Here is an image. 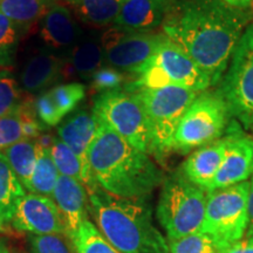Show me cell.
Returning a JSON list of instances; mask_svg holds the SVG:
<instances>
[{
    "label": "cell",
    "mask_w": 253,
    "mask_h": 253,
    "mask_svg": "<svg viewBox=\"0 0 253 253\" xmlns=\"http://www.w3.org/2000/svg\"><path fill=\"white\" fill-rule=\"evenodd\" d=\"M223 2H225L226 5L231 6V7H235L238 9H245L251 5L252 0H221Z\"/></svg>",
    "instance_id": "35"
},
{
    "label": "cell",
    "mask_w": 253,
    "mask_h": 253,
    "mask_svg": "<svg viewBox=\"0 0 253 253\" xmlns=\"http://www.w3.org/2000/svg\"><path fill=\"white\" fill-rule=\"evenodd\" d=\"M249 14L221 0H172L162 32L216 84L246 30Z\"/></svg>",
    "instance_id": "1"
},
{
    "label": "cell",
    "mask_w": 253,
    "mask_h": 253,
    "mask_svg": "<svg viewBox=\"0 0 253 253\" xmlns=\"http://www.w3.org/2000/svg\"><path fill=\"white\" fill-rule=\"evenodd\" d=\"M26 194L25 188L15 176L7 158L0 151V218L9 223L19 199Z\"/></svg>",
    "instance_id": "24"
},
{
    "label": "cell",
    "mask_w": 253,
    "mask_h": 253,
    "mask_svg": "<svg viewBox=\"0 0 253 253\" xmlns=\"http://www.w3.org/2000/svg\"><path fill=\"white\" fill-rule=\"evenodd\" d=\"M143 106L151 136L150 155L157 161L172 153L173 136L185 110L199 93L181 87H125Z\"/></svg>",
    "instance_id": "5"
},
{
    "label": "cell",
    "mask_w": 253,
    "mask_h": 253,
    "mask_svg": "<svg viewBox=\"0 0 253 253\" xmlns=\"http://www.w3.org/2000/svg\"><path fill=\"white\" fill-rule=\"evenodd\" d=\"M52 197L61 213L66 236L72 240L81 224L88 219L89 201L87 190L78 179L60 175Z\"/></svg>",
    "instance_id": "16"
},
{
    "label": "cell",
    "mask_w": 253,
    "mask_h": 253,
    "mask_svg": "<svg viewBox=\"0 0 253 253\" xmlns=\"http://www.w3.org/2000/svg\"><path fill=\"white\" fill-rule=\"evenodd\" d=\"M231 114L219 89L199 93L185 110L173 136L172 153L188 154L219 140Z\"/></svg>",
    "instance_id": "7"
},
{
    "label": "cell",
    "mask_w": 253,
    "mask_h": 253,
    "mask_svg": "<svg viewBox=\"0 0 253 253\" xmlns=\"http://www.w3.org/2000/svg\"><path fill=\"white\" fill-rule=\"evenodd\" d=\"M166 39L163 32L131 33L113 27L101 36L104 63L132 74L151 58Z\"/></svg>",
    "instance_id": "11"
},
{
    "label": "cell",
    "mask_w": 253,
    "mask_h": 253,
    "mask_svg": "<svg viewBox=\"0 0 253 253\" xmlns=\"http://www.w3.org/2000/svg\"><path fill=\"white\" fill-rule=\"evenodd\" d=\"M67 60L42 48L32 54L25 62L20 74V84L30 94H41L65 78Z\"/></svg>",
    "instance_id": "18"
},
{
    "label": "cell",
    "mask_w": 253,
    "mask_h": 253,
    "mask_svg": "<svg viewBox=\"0 0 253 253\" xmlns=\"http://www.w3.org/2000/svg\"><path fill=\"white\" fill-rule=\"evenodd\" d=\"M23 31L0 12V67H11L15 61Z\"/></svg>",
    "instance_id": "30"
},
{
    "label": "cell",
    "mask_w": 253,
    "mask_h": 253,
    "mask_svg": "<svg viewBox=\"0 0 253 253\" xmlns=\"http://www.w3.org/2000/svg\"><path fill=\"white\" fill-rule=\"evenodd\" d=\"M46 91L62 119L74 112L86 96V87L80 82L58 84Z\"/></svg>",
    "instance_id": "29"
},
{
    "label": "cell",
    "mask_w": 253,
    "mask_h": 253,
    "mask_svg": "<svg viewBox=\"0 0 253 253\" xmlns=\"http://www.w3.org/2000/svg\"><path fill=\"white\" fill-rule=\"evenodd\" d=\"M37 161L27 190L32 194L50 197L54 192L60 173L50 155V145H43L37 141Z\"/></svg>",
    "instance_id": "23"
},
{
    "label": "cell",
    "mask_w": 253,
    "mask_h": 253,
    "mask_svg": "<svg viewBox=\"0 0 253 253\" xmlns=\"http://www.w3.org/2000/svg\"><path fill=\"white\" fill-rule=\"evenodd\" d=\"M168 242L169 253H227L231 246L201 231Z\"/></svg>",
    "instance_id": "27"
},
{
    "label": "cell",
    "mask_w": 253,
    "mask_h": 253,
    "mask_svg": "<svg viewBox=\"0 0 253 253\" xmlns=\"http://www.w3.org/2000/svg\"><path fill=\"white\" fill-rule=\"evenodd\" d=\"M50 155L60 175L78 179L84 185L86 190L89 188V181L81 161L67 144L55 136L52 138L50 143Z\"/></svg>",
    "instance_id": "26"
},
{
    "label": "cell",
    "mask_w": 253,
    "mask_h": 253,
    "mask_svg": "<svg viewBox=\"0 0 253 253\" xmlns=\"http://www.w3.org/2000/svg\"><path fill=\"white\" fill-rule=\"evenodd\" d=\"M67 68L72 74H77L81 79L90 80L97 69L104 63V50L101 37L84 36L79 43L66 56Z\"/></svg>",
    "instance_id": "20"
},
{
    "label": "cell",
    "mask_w": 253,
    "mask_h": 253,
    "mask_svg": "<svg viewBox=\"0 0 253 253\" xmlns=\"http://www.w3.org/2000/svg\"><path fill=\"white\" fill-rule=\"evenodd\" d=\"M56 4L59 0H0V12L25 33Z\"/></svg>",
    "instance_id": "21"
},
{
    "label": "cell",
    "mask_w": 253,
    "mask_h": 253,
    "mask_svg": "<svg viewBox=\"0 0 253 253\" xmlns=\"http://www.w3.org/2000/svg\"><path fill=\"white\" fill-rule=\"evenodd\" d=\"M245 235L249 237L250 240H251V242H252V244H253V230H248V231H246V233H245Z\"/></svg>",
    "instance_id": "38"
},
{
    "label": "cell",
    "mask_w": 253,
    "mask_h": 253,
    "mask_svg": "<svg viewBox=\"0 0 253 253\" xmlns=\"http://www.w3.org/2000/svg\"><path fill=\"white\" fill-rule=\"evenodd\" d=\"M172 0H125L114 27L131 33L155 32L162 26Z\"/></svg>",
    "instance_id": "17"
},
{
    "label": "cell",
    "mask_w": 253,
    "mask_h": 253,
    "mask_svg": "<svg viewBox=\"0 0 253 253\" xmlns=\"http://www.w3.org/2000/svg\"><path fill=\"white\" fill-rule=\"evenodd\" d=\"M226 151L225 137L198 148L183 162L181 172L190 182L209 191L219 171Z\"/></svg>",
    "instance_id": "19"
},
{
    "label": "cell",
    "mask_w": 253,
    "mask_h": 253,
    "mask_svg": "<svg viewBox=\"0 0 253 253\" xmlns=\"http://www.w3.org/2000/svg\"><path fill=\"white\" fill-rule=\"evenodd\" d=\"M126 82L123 72L113 67H101L90 78V87L97 93L115 90L122 88Z\"/></svg>",
    "instance_id": "33"
},
{
    "label": "cell",
    "mask_w": 253,
    "mask_h": 253,
    "mask_svg": "<svg viewBox=\"0 0 253 253\" xmlns=\"http://www.w3.org/2000/svg\"><path fill=\"white\" fill-rule=\"evenodd\" d=\"M82 23L106 27L115 23L125 0H66Z\"/></svg>",
    "instance_id": "22"
},
{
    "label": "cell",
    "mask_w": 253,
    "mask_h": 253,
    "mask_svg": "<svg viewBox=\"0 0 253 253\" xmlns=\"http://www.w3.org/2000/svg\"><path fill=\"white\" fill-rule=\"evenodd\" d=\"M21 106V88L18 81L7 73H0V119L17 113Z\"/></svg>",
    "instance_id": "31"
},
{
    "label": "cell",
    "mask_w": 253,
    "mask_h": 253,
    "mask_svg": "<svg viewBox=\"0 0 253 253\" xmlns=\"http://www.w3.org/2000/svg\"><path fill=\"white\" fill-rule=\"evenodd\" d=\"M69 242L74 253H121L104 238L89 218L81 224L77 235Z\"/></svg>",
    "instance_id": "28"
},
{
    "label": "cell",
    "mask_w": 253,
    "mask_h": 253,
    "mask_svg": "<svg viewBox=\"0 0 253 253\" xmlns=\"http://www.w3.org/2000/svg\"><path fill=\"white\" fill-rule=\"evenodd\" d=\"M91 110L101 122L132 147L150 155L151 136L147 116L134 93L120 88L97 94Z\"/></svg>",
    "instance_id": "8"
},
{
    "label": "cell",
    "mask_w": 253,
    "mask_h": 253,
    "mask_svg": "<svg viewBox=\"0 0 253 253\" xmlns=\"http://www.w3.org/2000/svg\"><path fill=\"white\" fill-rule=\"evenodd\" d=\"M9 223L27 235H66L65 224L55 202L47 196L25 194L19 199Z\"/></svg>",
    "instance_id": "12"
},
{
    "label": "cell",
    "mask_w": 253,
    "mask_h": 253,
    "mask_svg": "<svg viewBox=\"0 0 253 253\" xmlns=\"http://www.w3.org/2000/svg\"><path fill=\"white\" fill-rule=\"evenodd\" d=\"M156 216L168 240L199 232L207 208L208 192L189 181L181 170L164 178Z\"/></svg>",
    "instance_id": "4"
},
{
    "label": "cell",
    "mask_w": 253,
    "mask_h": 253,
    "mask_svg": "<svg viewBox=\"0 0 253 253\" xmlns=\"http://www.w3.org/2000/svg\"><path fill=\"white\" fill-rule=\"evenodd\" d=\"M250 196H249V216H250V225L248 230H253V176L250 181Z\"/></svg>",
    "instance_id": "36"
},
{
    "label": "cell",
    "mask_w": 253,
    "mask_h": 253,
    "mask_svg": "<svg viewBox=\"0 0 253 253\" xmlns=\"http://www.w3.org/2000/svg\"><path fill=\"white\" fill-rule=\"evenodd\" d=\"M225 140V156L208 192L239 184L253 176V138L231 125Z\"/></svg>",
    "instance_id": "13"
},
{
    "label": "cell",
    "mask_w": 253,
    "mask_h": 253,
    "mask_svg": "<svg viewBox=\"0 0 253 253\" xmlns=\"http://www.w3.org/2000/svg\"><path fill=\"white\" fill-rule=\"evenodd\" d=\"M84 36L67 6L56 4L40 20V38L45 48L58 55L67 56Z\"/></svg>",
    "instance_id": "15"
},
{
    "label": "cell",
    "mask_w": 253,
    "mask_h": 253,
    "mask_svg": "<svg viewBox=\"0 0 253 253\" xmlns=\"http://www.w3.org/2000/svg\"><path fill=\"white\" fill-rule=\"evenodd\" d=\"M31 253H74L61 235H27Z\"/></svg>",
    "instance_id": "32"
},
{
    "label": "cell",
    "mask_w": 253,
    "mask_h": 253,
    "mask_svg": "<svg viewBox=\"0 0 253 253\" xmlns=\"http://www.w3.org/2000/svg\"><path fill=\"white\" fill-rule=\"evenodd\" d=\"M37 140L23 138L2 151L19 182L28 188L37 161Z\"/></svg>",
    "instance_id": "25"
},
{
    "label": "cell",
    "mask_w": 253,
    "mask_h": 253,
    "mask_svg": "<svg viewBox=\"0 0 253 253\" xmlns=\"http://www.w3.org/2000/svg\"><path fill=\"white\" fill-rule=\"evenodd\" d=\"M250 181L208 192L201 232L232 245L245 236L250 225Z\"/></svg>",
    "instance_id": "9"
},
{
    "label": "cell",
    "mask_w": 253,
    "mask_h": 253,
    "mask_svg": "<svg viewBox=\"0 0 253 253\" xmlns=\"http://www.w3.org/2000/svg\"><path fill=\"white\" fill-rule=\"evenodd\" d=\"M251 129H252V130H253V126H252V128H251Z\"/></svg>",
    "instance_id": "40"
},
{
    "label": "cell",
    "mask_w": 253,
    "mask_h": 253,
    "mask_svg": "<svg viewBox=\"0 0 253 253\" xmlns=\"http://www.w3.org/2000/svg\"><path fill=\"white\" fill-rule=\"evenodd\" d=\"M219 91L231 116L245 128L253 126V25L246 27L233 52Z\"/></svg>",
    "instance_id": "10"
},
{
    "label": "cell",
    "mask_w": 253,
    "mask_h": 253,
    "mask_svg": "<svg viewBox=\"0 0 253 253\" xmlns=\"http://www.w3.org/2000/svg\"><path fill=\"white\" fill-rule=\"evenodd\" d=\"M87 194L95 225L118 251L169 253V242L154 224L148 198L120 197L99 185Z\"/></svg>",
    "instance_id": "3"
},
{
    "label": "cell",
    "mask_w": 253,
    "mask_h": 253,
    "mask_svg": "<svg viewBox=\"0 0 253 253\" xmlns=\"http://www.w3.org/2000/svg\"><path fill=\"white\" fill-rule=\"evenodd\" d=\"M131 75L134 80L126 87L175 86L202 93L212 86L210 78L168 37L151 58Z\"/></svg>",
    "instance_id": "6"
},
{
    "label": "cell",
    "mask_w": 253,
    "mask_h": 253,
    "mask_svg": "<svg viewBox=\"0 0 253 253\" xmlns=\"http://www.w3.org/2000/svg\"><path fill=\"white\" fill-rule=\"evenodd\" d=\"M24 138L23 120L19 110L12 115L0 119V151Z\"/></svg>",
    "instance_id": "34"
},
{
    "label": "cell",
    "mask_w": 253,
    "mask_h": 253,
    "mask_svg": "<svg viewBox=\"0 0 253 253\" xmlns=\"http://www.w3.org/2000/svg\"><path fill=\"white\" fill-rule=\"evenodd\" d=\"M0 253H11L8 245L6 244L5 240L1 238H0Z\"/></svg>",
    "instance_id": "37"
},
{
    "label": "cell",
    "mask_w": 253,
    "mask_h": 253,
    "mask_svg": "<svg viewBox=\"0 0 253 253\" xmlns=\"http://www.w3.org/2000/svg\"><path fill=\"white\" fill-rule=\"evenodd\" d=\"M88 162L96 185L120 197L149 198L166 178L150 155L132 147L101 121Z\"/></svg>",
    "instance_id": "2"
},
{
    "label": "cell",
    "mask_w": 253,
    "mask_h": 253,
    "mask_svg": "<svg viewBox=\"0 0 253 253\" xmlns=\"http://www.w3.org/2000/svg\"><path fill=\"white\" fill-rule=\"evenodd\" d=\"M2 231H5V223L4 220L0 218V232H2Z\"/></svg>",
    "instance_id": "39"
},
{
    "label": "cell",
    "mask_w": 253,
    "mask_h": 253,
    "mask_svg": "<svg viewBox=\"0 0 253 253\" xmlns=\"http://www.w3.org/2000/svg\"><path fill=\"white\" fill-rule=\"evenodd\" d=\"M99 126L100 120L93 113V110H87L86 108L75 109L58 126V137L74 151L84 166L89 181V188L87 189V191L96 186L90 172L88 153L99 130Z\"/></svg>",
    "instance_id": "14"
}]
</instances>
